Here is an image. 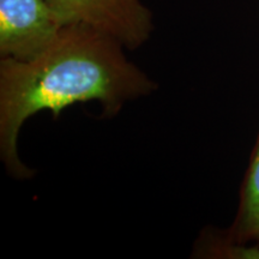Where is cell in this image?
<instances>
[{"mask_svg": "<svg viewBox=\"0 0 259 259\" xmlns=\"http://www.w3.org/2000/svg\"><path fill=\"white\" fill-rule=\"evenodd\" d=\"M65 25L47 0H0L2 59H35L58 40Z\"/></svg>", "mask_w": 259, "mask_h": 259, "instance_id": "obj_2", "label": "cell"}, {"mask_svg": "<svg viewBox=\"0 0 259 259\" xmlns=\"http://www.w3.org/2000/svg\"><path fill=\"white\" fill-rule=\"evenodd\" d=\"M228 238L239 244L259 242V135L242 184L238 215Z\"/></svg>", "mask_w": 259, "mask_h": 259, "instance_id": "obj_4", "label": "cell"}, {"mask_svg": "<svg viewBox=\"0 0 259 259\" xmlns=\"http://www.w3.org/2000/svg\"><path fill=\"white\" fill-rule=\"evenodd\" d=\"M114 37L84 24L65 25L60 36L35 59L4 58L0 63V155L15 178L32 170L19 160L17 138L29 116L50 111L54 118L67 106L97 101L103 114H118L127 101L157 88L126 59Z\"/></svg>", "mask_w": 259, "mask_h": 259, "instance_id": "obj_1", "label": "cell"}, {"mask_svg": "<svg viewBox=\"0 0 259 259\" xmlns=\"http://www.w3.org/2000/svg\"><path fill=\"white\" fill-rule=\"evenodd\" d=\"M65 24H84L135 50L153 31L151 12L141 0H47Z\"/></svg>", "mask_w": 259, "mask_h": 259, "instance_id": "obj_3", "label": "cell"}]
</instances>
